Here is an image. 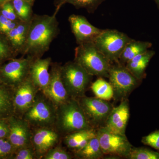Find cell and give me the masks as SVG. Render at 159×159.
I'll list each match as a JSON object with an SVG mask.
<instances>
[{
	"mask_svg": "<svg viewBox=\"0 0 159 159\" xmlns=\"http://www.w3.org/2000/svg\"><path fill=\"white\" fill-rule=\"evenodd\" d=\"M9 134L8 119H0V139L8 138Z\"/></svg>",
	"mask_w": 159,
	"mask_h": 159,
	"instance_id": "836d02e7",
	"label": "cell"
},
{
	"mask_svg": "<svg viewBox=\"0 0 159 159\" xmlns=\"http://www.w3.org/2000/svg\"><path fill=\"white\" fill-rule=\"evenodd\" d=\"M0 13L12 21H20L15 10L11 0L3 4L0 9Z\"/></svg>",
	"mask_w": 159,
	"mask_h": 159,
	"instance_id": "4dcf8cb0",
	"label": "cell"
},
{
	"mask_svg": "<svg viewBox=\"0 0 159 159\" xmlns=\"http://www.w3.org/2000/svg\"><path fill=\"white\" fill-rule=\"evenodd\" d=\"M8 122L9 134L8 139L13 146L15 152L30 146L31 134L28 122L15 116L9 118Z\"/></svg>",
	"mask_w": 159,
	"mask_h": 159,
	"instance_id": "5bb4252c",
	"label": "cell"
},
{
	"mask_svg": "<svg viewBox=\"0 0 159 159\" xmlns=\"http://www.w3.org/2000/svg\"><path fill=\"white\" fill-rule=\"evenodd\" d=\"M13 89L3 84L0 87V119L14 116Z\"/></svg>",
	"mask_w": 159,
	"mask_h": 159,
	"instance_id": "7402d4cb",
	"label": "cell"
},
{
	"mask_svg": "<svg viewBox=\"0 0 159 159\" xmlns=\"http://www.w3.org/2000/svg\"><path fill=\"white\" fill-rule=\"evenodd\" d=\"M77 99L92 127L97 129L105 126L114 107L112 103L97 97L84 96Z\"/></svg>",
	"mask_w": 159,
	"mask_h": 159,
	"instance_id": "9c48e42d",
	"label": "cell"
},
{
	"mask_svg": "<svg viewBox=\"0 0 159 159\" xmlns=\"http://www.w3.org/2000/svg\"><path fill=\"white\" fill-rule=\"evenodd\" d=\"M50 81L43 94L57 108L71 99L64 84L61 77V65L58 63H51Z\"/></svg>",
	"mask_w": 159,
	"mask_h": 159,
	"instance_id": "8fae6325",
	"label": "cell"
},
{
	"mask_svg": "<svg viewBox=\"0 0 159 159\" xmlns=\"http://www.w3.org/2000/svg\"><path fill=\"white\" fill-rule=\"evenodd\" d=\"M18 55L6 34L0 32V65L15 58Z\"/></svg>",
	"mask_w": 159,
	"mask_h": 159,
	"instance_id": "484cf974",
	"label": "cell"
},
{
	"mask_svg": "<svg viewBox=\"0 0 159 159\" xmlns=\"http://www.w3.org/2000/svg\"><path fill=\"white\" fill-rule=\"evenodd\" d=\"M74 152L75 156L81 159H100L104 156L97 134L84 147Z\"/></svg>",
	"mask_w": 159,
	"mask_h": 159,
	"instance_id": "603a6c76",
	"label": "cell"
},
{
	"mask_svg": "<svg viewBox=\"0 0 159 159\" xmlns=\"http://www.w3.org/2000/svg\"><path fill=\"white\" fill-rule=\"evenodd\" d=\"M31 20L20 21L17 26L6 34L10 43L18 54H21L25 44Z\"/></svg>",
	"mask_w": 159,
	"mask_h": 159,
	"instance_id": "d6986e66",
	"label": "cell"
},
{
	"mask_svg": "<svg viewBox=\"0 0 159 159\" xmlns=\"http://www.w3.org/2000/svg\"><path fill=\"white\" fill-rule=\"evenodd\" d=\"M9 1V0H0V9H1V8H2V6H3V4Z\"/></svg>",
	"mask_w": 159,
	"mask_h": 159,
	"instance_id": "e575fe53",
	"label": "cell"
},
{
	"mask_svg": "<svg viewBox=\"0 0 159 159\" xmlns=\"http://www.w3.org/2000/svg\"><path fill=\"white\" fill-rule=\"evenodd\" d=\"M18 17L21 21H29L33 15L32 6L24 0H11Z\"/></svg>",
	"mask_w": 159,
	"mask_h": 159,
	"instance_id": "4316f807",
	"label": "cell"
},
{
	"mask_svg": "<svg viewBox=\"0 0 159 159\" xmlns=\"http://www.w3.org/2000/svg\"><path fill=\"white\" fill-rule=\"evenodd\" d=\"M155 54L154 51L148 50L134 57L125 65V67L137 79L142 80L146 77L145 70Z\"/></svg>",
	"mask_w": 159,
	"mask_h": 159,
	"instance_id": "ac0fdd59",
	"label": "cell"
},
{
	"mask_svg": "<svg viewBox=\"0 0 159 159\" xmlns=\"http://www.w3.org/2000/svg\"><path fill=\"white\" fill-rule=\"evenodd\" d=\"M157 1L158 2L159 4V0H157Z\"/></svg>",
	"mask_w": 159,
	"mask_h": 159,
	"instance_id": "74e56055",
	"label": "cell"
},
{
	"mask_svg": "<svg viewBox=\"0 0 159 159\" xmlns=\"http://www.w3.org/2000/svg\"><path fill=\"white\" fill-rule=\"evenodd\" d=\"M105 0H54L55 11L60 9L66 4H70L77 9H84L89 13H94L100 5Z\"/></svg>",
	"mask_w": 159,
	"mask_h": 159,
	"instance_id": "cb8c5ba5",
	"label": "cell"
},
{
	"mask_svg": "<svg viewBox=\"0 0 159 159\" xmlns=\"http://www.w3.org/2000/svg\"><path fill=\"white\" fill-rule=\"evenodd\" d=\"M35 152L33 148L29 146L20 148L15 152L11 159H33L35 158Z\"/></svg>",
	"mask_w": 159,
	"mask_h": 159,
	"instance_id": "d6a6232c",
	"label": "cell"
},
{
	"mask_svg": "<svg viewBox=\"0 0 159 159\" xmlns=\"http://www.w3.org/2000/svg\"><path fill=\"white\" fill-rule=\"evenodd\" d=\"M57 108L43 94L36 96L35 101L24 114V120L29 125L38 127H48L56 122Z\"/></svg>",
	"mask_w": 159,
	"mask_h": 159,
	"instance_id": "52a82bcc",
	"label": "cell"
},
{
	"mask_svg": "<svg viewBox=\"0 0 159 159\" xmlns=\"http://www.w3.org/2000/svg\"><path fill=\"white\" fill-rule=\"evenodd\" d=\"M109 82L113 91L115 101H122L128 99L131 93L142 83L132 74L125 65L119 62L111 64L109 72Z\"/></svg>",
	"mask_w": 159,
	"mask_h": 159,
	"instance_id": "5b68a950",
	"label": "cell"
},
{
	"mask_svg": "<svg viewBox=\"0 0 159 159\" xmlns=\"http://www.w3.org/2000/svg\"><path fill=\"white\" fill-rule=\"evenodd\" d=\"M24 1H26V2H28L31 4L32 6H33L34 5V2H35V1L36 0H24Z\"/></svg>",
	"mask_w": 159,
	"mask_h": 159,
	"instance_id": "d590c367",
	"label": "cell"
},
{
	"mask_svg": "<svg viewBox=\"0 0 159 159\" xmlns=\"http://www.w3.org/2000/svg\"><path fill=\"white\" fill-rule=\"evenodd\" d=\"M37 89L30 76L13 89L14 116L19 117L30 108L35 101Z\"/></svg>",
	"mask_w": 159,
	"mask_h": 159,
	"instance_id": "7c38bea8",
	"label": "cell"
},
{
	"mask_svg": "<svg viewBox=\"0 0 159 159\" xmlns=\"http://www.w3.org/2000/svg\"><path fill=\"white\" fill-rule=\"evenodd\" d=\"M61 77L69 96L78 99L84 96L93 76L76 61H69L61 66Z\"/></svg>",
	"mask_w": 159,
	"mask_h": 159,
	"instance_id": "277c9868",
	"label": "cell"
},
{
	"mask_svg": "<svg viewBox=\"0 0 159 159\" xmlns=\"http://www.w3.org/2000/svg\"><path fill=\"white\" fill-rule=\"evenodd\" d=\"M152 44L149 42L136 41L132 39L129 42L122 51L119 58V62L125 65L137 55L148 51Z\"/></svg>",
	"mask_w": 159,
	"mask_h": 159,
	"instance_id": "44dd1931",
	"label": "cell"
},
{
	"mask_svg": "<svg viewBox=\"0 0 159 159\" xmlns=\"http://www.w3.org/2000/svg\"><path fill=\"white\" fill-rule=\"evenodd\" d=\"M125 33L116 30H102L94 41L95 45L111 63L119 58L126 45L132 40Z\"/></svg>",
	"mask_w": 159,
	"mask_h": 159,
	"instance_id": "8992f818",
	"label": "cell"
},
{
	"mask_svg": "<svg viewBox=\"0 0 159 159\" xmlns=\"http://www.w3.org/2000/svg\"><path fill=\"white\" fill-rule=\"evenodd\" d=\"M52 63L50 57L34 60L31 62L29 76L34 85L38 89L44 91L48 87L50 81L49 68Z\"/></svg>",
	"mask_w": 159,
	"mask_h": 159,
	"instance_id": "e0dca14e",
	"label": "cell"
},
{
	"mask_svg": "<svg viewBox=\"0 0 159 159\" xmlns=\"http://www.w3.org/2000/svg\"><path fill=\"white\" fill-rule=\"evenodd\" d=\"M97 134V129L95 128L79 131L66 135L64 139L65 143L69 148L75 152L84 147Z\"/></svg>",
	"mask_w": 159,
	"mask_h": 159,
	"instance_id": "ffe728a7",
	"label": "cell"
},
{
	"mask_svg": "<svg viewBox=\"0 0 159 159\" xmlns=\"http://www.w3.org/2000/svg\"><path fill=\"white\" fill-rule=\"evenodd\" d=\"M97 136L104 155L126 158L133 146L125 134L113 132L105 126L97 129Z\"/></svg>",
	"mask_w": 159,
	"mask_h": 159,
	"instance_id": "ba28073f",
	"label": "cell"
},
{
	"mask_svg": "<svg viewBox=\"0 0 159 159\" xmlns=\"http://www.w3.org/2000/svg\"><path fill=\"white\" fill-rule=\"evenodd\" d=\"M91 89L96 97L109 101L113 97V91L109 82L99 77L91 85Z\"/></svg>",
	"mask_w": 159,
	"mask_h": 159,
	"instance_id": "d4e9b609",
	"label": "cell"
},
{
	"mask_svg": "<svg viewBox=\"0 0 159 159\" xmlns=\"http://www.w3.org/2000/svg\"><path fill=\"white\" fill-rule=\"evenodd\" d=\"M72 157L70 154L59 147L51 148L44 156L45 159H71Z\"/></svg>",
	"mask_w": 159,
	"mask_h": 159,
	"instance_id": "f546056e",
	"label": "cell"
},
{
	"mask_svg": "<svg viewBox=\"0 0 159 159\" xmlns=\"http://www.w3.org/2000/svg\"><path fill=\"white\" fill-rule=\"evenodd\" d=\"M58 140V134L53 129L48 127L38 129L31 136V142L35 155L44 156L57 144Z\"/></svg>",
	"mask_w": 159,
	"mask_h": 159,
	"instance_id": "2e32d148",
	"label": "cell"
},
{
	"mask_svg": "<svg viewBox=\"0 0 159 159\" xmlns=\"http://www.w3.org/2000/svg\"><path fill=\"white\" fill-rule=\"evenodd\" d=\"M141 142L144 145L150 146L159 152V129L142 137Z\"/></svg>",
	"mask_w": 159,
	"mask_h": 159,
	"instance_id": "1f68e13d",
	"label": "cell"
},
{
	"mask_svg": "<svg viewBox=\"0 0 159 159\" xmlns=\"http://www.w3.org/2000/svg\"><path fill=\"white\" fill-rule=\"evenodd\" d=\"M58 129L66 135L93 128L89 123L77 99L71 98L57 108L56 122Z\"/></svg>",
	"mask_w": 159,
	"mask_h": 159,
	"instance_id": "3957f363",
	"label": "cell"
},
{
	"mask_svg": "<svg viewBox=\"0 0 159 159\" xmlns=\"http://www.w3.org/2000/svg\"><path fill=\"white\" fill-rule=\"evenodd\" d=\"M74 61L92 76L108 78L112 63L93 42L78 45L75 49Z\"/></svg>",
	"mask_w": 159,
	"mask_h": 159,
	"instance_id": "7a4b0ae2",
	"label": "cell"
},
{
	"mask_svg": "<svg viewBox=\"0 0 159 159\" xmlns=\"http://www.w3.org/2000/svg\"><path fill=\"white\" fill-rule=\"evenodd\" d=\"M55 11L51 16L33 14L29 32L21 54L32 60L42 58L59 32V23Z\"/></svg>",
	"mask_w": 159,
	"mask_h": 159,
	"instance_id": "6da1fadb",
	"label": "cell"
},
{
	"mask_svg": "<svg viewBox=\"0 0 159 159\" xmlns=\"http://www.w3.org/2000/svg\"><path fill=\"white\" fill-rule=\"evenodd\" d=\"M14 152L8 138L0 139V159H11Z\"/></svg>",
	"mask_w": 159,
	"mask_h": 159,
	"instance_id": "f1b7e54d",
	"label": "cell"
},
{
	"mask_svg": "<svg viewBox=\"0 0 159 159\" xmlns=\"http://www.w3.org/2000/svg\"><path fill=\"white\" fill-rule=\"evenodd\" d=\"M126 159H159V152L145 147L133 146Z\"/></svg>",
	"mask_w": 159,
	"mask_h": 159,
	"instance_id": "83f0119b",
	"label": "cell"
},
{
	"mask_svg": "<svg viewBox=\"0 0 159 159\" xmlns=\"http://www.w3.org/2000/svg\"><path fill=\"white\" fill-rule=\"evenodd\" d=\"M3 84H4L2 82V80H1V78H0V87L2 86Z\"/></svg>",
	"mask_w": 159,
	"mask_h": 159,
	"instance_id": "8d00e7d4",
	"label": "cell"
},
{
	"mask_svg": "<svg viewBox=\"0 0 159 159\" xmlns=\"http://www.w3.org/2000/svg\"><path fill=\"white\" fill-rule=\"evenodd\" d=\"M129 116V102L126 99L121 101L116 107H114L104 126L113 132L125 135Z\"/></svg>",
	"mask_w": 159,
	"mask_h": 159,
	"instance_id": "9a60e30c",
	"label": "cell"
},
{
	"mask_svg": "<svg viewBox=\"0 0 159 159\" xmlns=\"http://www.w3.org/2000/svg\"><path fill=\"white\" fill-rule=\"evenodd\" d=\"M71 30L76 38L77 44L93 42L102 30L91 25L86 17L73 14L69 17Z\"/></svg>",
	"mask_w": 159,
	"mask_h": 159,
	"instance_id": "4fadbf2b",
	"label": "cell"
},
{
	"mask_svg": "<svg viewBox=\"0 0 159 159\" xmlns=\"http://www.w3.org/2000/svg\"><path fill=\"white\" fill-rule=\"evenodd\" d=\"M33 60L28 57L10 60L0 65V78L5 85L14 89L29 76L30 66Z\"/></svg>",
	"mask_w": 159,
	"mask_h": 159,
	"instance_id": "30bf717a",
	"label": "cell"
}]
</instances>
